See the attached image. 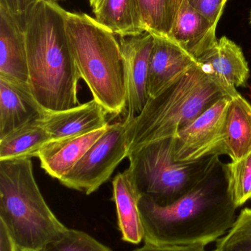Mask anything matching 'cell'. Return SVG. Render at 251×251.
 <instances>
[{
  "label": "cell",
  "instance_id": "obj_1",
  "mask_svg": "<svg viewBox=\"0 0 251 251\" xmlns=\"http://www.w3.org/2000/svg\"><path fill=\"white\" fill-rule=\"evenodd\" d=\"M140 215L144 244L206 246L218 241L237 220L228 193L225 164L197 187L167 206L141 196Z\"/></svg>",
  "mask_w": 251,
  "mask_h": 251
},
{
  "label": "cell",
  "instance_id": "obj_2",
  "mask_svg": "<svg viewBox=\"0 0 251 251\" xmlns=\"http://www.w3.org/2000/svg\"><path fill=\"white\" fill-rule=\"evenodd\" d=\"M66 10L39 1L22 19L28 51V85L46 113L79 105L81 75L66 30Z\"/></svg>",
  "mask_w": 251,
  "mask_h": 251
},
{
  "label": "cell",
  "instance_id": "obj_3",
  "mask_svg": "<svg viewBox=\"0 0 251 251\" xmlns=\"http://www.w3.org/2000/svg\"><path fill=\"white\" fill-rule=\"evenodd\" d=\"M237 89L218 80L197 62L181 77L155 97H149L142 111L128 125L129 151L180 131L225 97L238 95Z\"/></svg>",
  "mask_w": 251,
  "mask_h": 251
},
{
  "label": "cell",
  "instance_id": "obj_4",
  "mask_svg": "<svg viewBox=\"0 0 251 251\" xmlns=\"http://www.w3.org/2000/svg\"><path fill=\"white\" fill-rule=\"evenodd\" d=\"M66 30L75 64L93 99L113 116L128 106L125 64L114 34L85 13L66 11Z\"/></svg>",
  "mask_w": 251,
  "mask_h": 251
},
{
  "label": "cell",
  "instance_id": "obj_5",
  "mask_svg": "<svg viewBox=\"0 0 251 251\" xmlns=\"http://www.w3.org/2000/svg\"><path fill=\"white\" fill-rule=\"evenodd\" d=\"M31 158L0 161V222L19 251H41L67 231L44 200Z\"/></svg>",
  "mask_w": 251,
  "mask_h": 251
},
{
  "label": "cell",
  "instance_id": "obj_6",
  "mask_svg": "<svg viewBox=\"0 0 251 251\" xmlns=\"http://www.w3.org/2000/svg\"><path fill=\"white\" fill-rule=\"evenodd\" d=\"M175 137L162 139L128 152L125 171L140 196L161 206L176 201L204 181L220 164L219 155L191 162L174 159Z\"/></svg>",
  "mask_w": 251,
  "mask_h": 251
},
{
  "label": "cell",
  "instance_id": "obj_7",
  "mask_svg": "<svg viewBox=\"0 0 251 251\" xmlns=\"http://www.w3.org/2000/svg\"><path fill=\"white\" fill-rule=\"evenodd\" d=\"M128 125L125 121L109 125L60 183L68 188L92 194L109 181L120 162L128 157Z\"/></svg>",
  "mask_w": 251,
  "mask_h": 251
},
{
  "label": "cell",
  "instance_id": "obj_8",
  "mask_svg": "<svg viewBox=\"0 0 251 251\" xmlns=\"http://www.w3.org/2000/svg\"><path fill=\"white\" fill-rule=\"evenodd\" d=\"M232 98L223 97L178 132L174 140L173 156L176 162L224 154L225 119Z\"/></svg>",
  "mask_w": 251,
  "mask_h": 251
},
{
  "label": "cell",
  "instance_id": "obj_9",
  "mask_svg": "<svg viewBox=\"0 0 251 251\" xmlns=\"http://www.w3.org/2000/svg\"><path fill=\"white\" fill-rule=\"evenodd\" d=\"M125 64L128 113L125 122L137 117L149 99L148 72L153 35L146 32L137 36L119 37Z\"/></svg>",
  "mask_w": 251,
  "mask_h": 251
},
{
  "label": "cell",
  "instance_id": "obj_10",
  "mask_svg": "<svg viewBox=\"0 0 251 251\" xmlns=\"http://www.w3.org/2000/svg\"><path fill=\"white\" fill-rule=\"evenodd\" d=\"M197 63V60L172 40L153 35L149 61V97H155Z\"/></svg>",
  "mask_w": 251,
  "mask_h": 251
},
{
  "label": "cell",
  "instance_id": "obj_11",
  "mask_svg": "<svg viewBox=\"0 0 251 251\" xmlns=\"http://www.w3.org/2000/svg\"><path fill=\"white\" fill-rule=\"evenodd\" d=\"M47 113L28 83L0 76V138L19 127L41 120Z\"/></svg>",
  "mask_w": 251,
  "mask_h": 251
},
{
  "label": "cell",
  "instance_id": "obj_12",
  "mask_svg": "<svg viewBox=\"0 0 251 251\" xmlns=\"http://www.w3.org/2000/svg\"><path fill=\"white\" fill-rule=\"evenodd\" d=\"M216 29L217 25L185 0L168 38L197 60L218 42Z\"/></svg>",
  "mask_w": 251,
  "mask_h": 251
},
{
  "label": "cell",
  "instance_id": "obj_13",
  "mask_svg": "<svg viewBox=\"0 0 251 251\" xmlns=\"http://www.w3.org/2000/svg\"><path fill=\"white\" fill-rule=\"evenodd\" d=\"M0 76L28 83L26 35L20 21L0 7Z\"/></svg>",
  "mask_w": 251,
  "mask_h": 251
},
{
  "label": "cell",
  "instance_id": "obj_14",
  "mask_svg": "<svg viewBox=\"0 0 251 251\" xmlns=\"http://www.w3.org/2000/svg\"><path fill=\"white\" fill-rule=\"evenodd\" d=\"M109 125L85 134L52 140L38 153L41 168L53 178L61 179L104 134Z\"/></svg>",
  "mask_w": 251,
  "mask_h": 251
},
{
  "label": "cell",
  "instance_id": "obj_15",
  "mask_svg": "<svg viewBox=\"0 0 251 251\" xmlns=\"http://www.w3.org/2000/svg\"><path fill=\"white\" fill-rule=\"evenodd\" d=\"M108 113L93 99L88 102L61 111L47 113L40 120L53 140L79 135L109 125Z\"/></svg>",
  "mask_w": 251,
  "mask_h": 251
},
{
  "label": "cell",
  "instance_id": "obj_16",
  "mask_svg": "<svg viewBox=\"0 0 251 251\" xmlns=\"http://www.w3.org/2000/svg\"><path fill=\"white\" fill-rule=\"evenodd\" d=\"M197 62L223 83L231 88L245 87L250 77V69L243 50L234 41L223 36L218 40Z\"/></svg>",
  "mask_w": 251,
  "mask_h": 251
},
{
  "label": "cell",
  "instance_id": "obj_17",
  "mask_svg": "<svg viewBox=\"0 0 251 251\" xmlns=\"http://www.w3.org/2000/svg\"><path fill=\"white\" fill-rule=\"evenodd\" d=\"M112 184L113 200L116 206L118 226L122 240L131 244H139L144 237L139 207L141 196L126 171L117 174Z\"/></svg>",
  "mask_w": 251,
  "mask_h": 251
},
{
  "label": "cell",
  "instance_id": "obj_18",
  "mask_svg": "<svg viewBox=\"0 0 251 251\" xmlns=\"http://www.w3.org/2000/svg\"><path fill=\"white\" fill-rule=\"evenodd\" d=\"M223 152L233 162L251 153V104L240 94L231 99L228 106Z\"/></svg>",
  "mask_w": 251,
  "mask_h": 251
},
{
  "label": "cell",
  "instance_id": "obj_19",
  "mask_svg": "<svg viewBox=\"0 0 251 251\" xmlns=\"http://www.w3.org/2000/svg\"><path fill=\"white\" fill-rule=\"evenodd\" d=\"M94 15L100 25L119 37L137 36L146 32L137 0H104Z\"/></svg>",
  "mask_w": 251,
  "mask_h": 251
},
{
  "label": "cell",
  "instance_id": "obj_20",
  "mask_svg": "<svg viewBox=\"0 0 251 251\" xmlns=\"http://www.w3.org/2000/svg\"><path fill=\"white\" fill-rule=\"evenodd\" d=\"M52 140L40 120L27 124L0 138V161L38 157L41 149Z\"/></svg>",
  "mask_w": 251,
  "mask_h": 251
},
{
  "label": "cell",
  "instance_id": "obj_21",
  "mask_svg": "<svg viewBox=\"0 0 251 251\" xmlns=\"http://www.w3.org/2000/svg\"><path fill=\"white\" fill-rule=\"evenodd\" d=\"M185 0H137L146 32L169 38L177 15Z\"/></svg>",
  "mask_w": 251,
  "mask_h": 251
},
{
  "label": "cell",
  "instance_id": "obj_22",
  "mask_svg": "<svg viewBox=\"0 0 251 251\" xmlns=\"http://www.w3.org/2000/svg\"><path fill=\"white\" fill-rule=\"evenodd\" d=\"M230 197L236 207L251 199V153L240 160L225 165Z\"/></svg>",
  "mask_w": 251,
  "mask_h": 251
},
{
  "label": "cell",
  "instance_id": "obj_23",
  "mask_svg": "<svg viewBox=\"0 0 251 251\" xmlns=\"http://www.w3.org/2000/svg\"><path fill=\"white\" fill-rule=\"evenodd\" d=\"M213 251H251V209L240 212L226 235L217 241Z\"/></svg>",
  "mask_w": 251,
  "mask_h": 251
},
{
  "label": "cell",
  "instance_id": "obj_24",
  "mask_svg": "<svg viewBox=\"0 0 251 251\" xmlns=\"http://www.w3.org/2000/svg\"><path fill=\"white\" fill-rule=\"evenodd\" d=\"M41 251H113L89 234L70 229L60 238L46 246Z\"/></svg>",
  "mask_w": 251,
  "mask_h": 251
},
{
  "label": "cell",
  "instance_id": "obj_25",
  "mask_svg": "<svg viewBox=\"0 0 251 251\" xmlns=\"http://www.w3.org/2000/svg\"><path fill=\"white\" fill-rule=\"evenodd\" d=\"M228 0H187L190 5L218 25Z\"/></svg>",
  "mask_w": 251,
  "mask_h": 251
},
{
  "label": "cell",
  "instance_id": "obj_26",
  "mask_svg": "<svg viewBox=\"0 0 251 251\" xmlns=\"http://www.w3.org/2000/svg\"><path fill=\"white\" fill-rule=\"evenodd\" d=\"M39 0H0V7L16 16L20 22Z\"/></svg>",
  "mask_w": 251,
  "mask_h": 251
},
{
  "label": "cell",
  "instance_id": "obj_27",
  "mask_svg": "<svg viewBox=\"0 0 251 251\" xmlns=\"http://www.w3.org/2000/svg\"><path fill=\"white\" fill-rule=\"evenodd\" d=\"M132 251H206L205 246H156L144 244L143 247Z\"/></svg>",
  "mask_w": 251,
  "mask_h": 251
},
{
  "label": "cell",
  "instance_id": "obj_28",
  "mask_svg": "<svg viewBox=\"0 0 251 251\" xmlns=\"http://www.w3.org/2000/svg\"><path fill=\"white\" fill-rule=\"evenodd\" d=\"M0 251H19L5 227L0 222Z\"/></svg>",
  "mask_w": 251,
  "mask_h": 251
},
{
  "label": "cell",
  "instance_id": "obj_29",
  "mask_svg": "<svg viewBox=\"0 0 251 251\" xmlns=\"http://www.w3.org/2000/svg\"><path fill=\"white\" fill-rule=\"evenodd\" d=\"M89 1L90 5L92 8L93 13L97 12L101 7L104 0H88Z\"/></svg>",
  "mask_w": 251,
  "mask_h": 251
},
{
  "label": "cell",
  "instance_id": "obj_30",
  "mask_svg": "<svg viewBox=\"0 0 251 251\" xmlns=\"http://www.w3.org/2000/svg\"><path fill=\"white\" fill-rule=\"evenodd\" d=\"M41 1H46V2L57 3L59 0H41Z\"/></svg>",
  "mask_w": 251,
  "mask_h": 251
},
{
  "label": "cell",
  "instance_id": "obj_31",
  "mask_svg": "<svg viewBox=\"0 0 251 251\" xmlns=\"http://www.w3.org/2000/svg\"></svg>",
  "mask_w": 251,
  "mask_h": 251
}]
</instances>
